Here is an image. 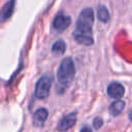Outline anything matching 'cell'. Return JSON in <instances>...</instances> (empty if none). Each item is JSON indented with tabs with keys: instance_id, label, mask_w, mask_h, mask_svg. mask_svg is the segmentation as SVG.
I'll return each instance as SVG.
<instances>
[{
	"instance_id": "6da1fadb",
	"label": "cell",
	"mask_w": 132,
	"mask_h": 132,
	"mask_svg": "<svg viewBox=\"0 0 132 132\" xmlns=\"http://www.w3.org/2000/svg\"><path fill=\"white\" fill-rule=\"evenodd\" d=\"M94 24V11L91 7H87L79 12L76 21V27L73 31V37L77 43L82 45H92L94 38L92 28Z\"/></svg>"
},
{
	"instance_id": "7a4b0ae2",
	"label": "cell",
	"mask_w": 132,
	"mask_h": 132,
	"mask_svg": "<svg viewBox=\"0 0 132 132\" xmlns=\"http://www.w3.org/2000/svg\"><path fill=\"white\" fill-rule=\"evenodd\" d=\"M74 75H75V66L73 60L70 57L64 58L61 61L60 66L57 70L58 84L63 89H66L72 82Z\"/></svg>"
},
{
	"instance_id": "3957f363",
	"label": "cell",
	"mask_w": 132,
	"mask_h": 132,
	"mask_svg": "<svg viewBox=\"0 0 132 132\" xmlns=\"http://www.w3.org/2000/svg\"><path fill=\"white\" fill-rule=\"evenodd\" d=\"M51 86H52V78L46 75L41 76L35 85V92H34L35 97L38 99H45L50 95Z\"/></svg>"
},
{
	"instance_id": "277c9868",
	"label": "cell",
	"mask_w": 132,
	"mask_h": 132,
	"mask_svg": "<svg viewBox=\"0 0 132 132\" xmlns=\"http://www.w3.org/2000/svg\"><path fill=\"white\" fill-rule=\"evenodd\" d=\"M70 24H71V18L69 15L64 14L63 12H59L53 21V28L57 32H63L70 26Z\"/></svg>"
},
{
	"instance_id": "5b68a950",
	"label": "cell",
	"mask_w": 132,
	"mask_h": 132,
	"mask_svg": "<svg viewBox=\"0 0 132 132\" xmlns=\"http://www.w3.org/2000/svg\"><path fill=\"white\" fill-rule=\"evenodd\" d=\"M76 118H77V114L75 111H72L68 114H66L65 117L62 118V120L60 121V123L58 124L57 126V130L60 131V132H65V131H68L69 129H71L75 123H76Z\"/></svg>"
},
{
	"instance_id": "8992f818",
	"label": "cell",
	"mask_w": 132,
	"mask_h": 132,
	"mask_svg": "<svg viewBox=\"0 0 132 132\" xmlns=\"http://www.w3.org/2000/svg\"><path fill=\"white\" fill-rule=\"evenodd\" d=\"M107 94L109 97L113 98V99H120L124 96L125 94V88L123 85H121L120 82H111L108 85L107 87Z\"/></svg>"
},
{
	"instance_id": "52a82bcc",
	"label": "cell",
	"mask_w": 132,
	"mask_h": 132,
	"mask_svg": "<svg viewBox=\"0 0 132 132\" xmlns=\"http://www.w3.org/2000/svg\"><path fill=\"white\" fill-rule=\"evenodd\" d=\"M14 4H15V0H8L1 8L0 10V22H5L6 20H8L11 14L13 13L14 10Z\"/></svg>"
},
{
	"instance_id": "ba28073f",
	"label": "cell",
	"mask_w": 132,
	"mask_h": 132,
	"mask_svg": "<svg viewBox=\"0 0 132 132\" xmlns=\"http://www.w3.org/2000/svg\"><path fill=\"white\" fill-rule=\"evenodd\" d=\"M48 116V111L46 108H38L33 114V125L36 127H41L45 123Z\"/></svg>"
},
{
	"instance_id": "9c48e42d",
	"label": "cell",
	"mask_w": 132,
	"mask_h": 132,
	"mask_svg": "<svg viewBox=\"0 0 132 132\" xmlns=\"http://www.w3.org/2000/svg\"><path fill=\"white\" fill-rule=\"evenodd\" d=\"M125 108V101L123 100H116L113 101L110 106H109V111L112 116H119L120 113H122V111Z\"/></svg>"
},
{
	"instance_id": "30bf717a",
	"label": "cell",
	"mask_w": 132,
	"mask_h": 132,
	"mask_svg": "<svg viewBox=\"0 0 132 132\" xmlns=\"http://www.w3.org/2000/svg\"><path fill=\"white\" fill-rule=\"evenodd\" d=\"M65 51H66V43L62 39L57 40L52 46V53L55 56H61L65 53Z\"/></svg>"
},
{
	"instance_id": "8fae6325",
	"label": "cell",
	"mask_w": 132,
	"mask_h": 132,
	"mask_svg": "<svg viewBox=\"0 0 132 132\" xmlns=\"http://www.w3.org/2000/svg\"><path fill=\"white\" fill-rule=\"evenodd\" d=\"M97 16L98 20L102 23H107L109 20V11L108 8L104 5H99L98 6V10H97Z\"/></svg>"
},
{
	"instance_id": "7c38bea8",
	"label": "cell",
	"mask_w": 132,
	"mask_h": 132,
	"mask_svg": "<svg viewBox=\"0 0 132 132\" xmlns=\"http://www.w3.org/2000/svg\"><path fill=\"white\" fill-rule=\"evenodd\" d=\"M102 126H103V120L101 118L97 117V118H95L93 120V127L95 129H100Z\"/></svg>"
},
{
	"instance_id": "4fadbf2b",
	"label": "cell",
	"mask_w": 132,
	"mask_h": 132,
	"mask_svg": "<svg viewBox=\"0 0 132 132\" xmlns=\"http://www.w3.org/2000/svg\"><path fill=\"white\" fill-rule=\"evenodd\" d=\"M79 132H92V129L89 126H85V127L81 128V130Z\"/></svg>"
}]
</instances>
